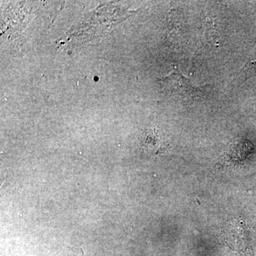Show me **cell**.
<instances>
[{"mask_svg": "<svg viewBox=\"0 0 256 256\" xmlns=\"http://www.w3.org/2000/svg\"><path fill=\"white\" fill-rule=\"evenodd\" d=\"M159 84L164 92L178 98H191L198 92L186 76L176 70L160 79Z\"/></svg>", "mask_w": 256, "mask_h": 256, "instance_id": "1", "label": "cell"}, {"mask_svg": "<svg viewBox=\"0 0 256 256\" xmlns=\"http://www.w3.org/2000/svg\"><path fill=\"white\" fill-rule=\"evenodd\" d=\"M247 232L242 224L238 220L230 222L224 230V238L227 244H230V247L240 248V242H244Z\"/></svg>", "mask_w": 256, "mask_h": 256, "instance_id": "2", "label": "cell"}]
</instances>
